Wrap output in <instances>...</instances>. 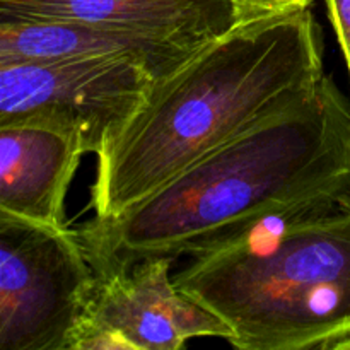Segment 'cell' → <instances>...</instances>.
<instances>
[{"mask_svg": "<svg viewBox=\"0 0 350 350\" xmlns=\"http://www.w3.org/2000/svg\"><path fill=\"white\" fill-rule=\"evenodd\" d=\"M349 193L350 103L325 75L303 103L79 231L99 275L152 256L202 255L263 219L334 207Z\"/></svg>", "mask_w": 350, "mask_h": 350, "instance_id": "obj_1", "label": "cell"}, {"mask_svg": "<svg viewBox=\"0 0 350 350\" xmlns=\"http://www.w3.org/2000/svg\"><path fill=\"white\" fill-rule=\"evenodd\" d=\"M323 29L310 9L239 23L166 79L98 156L96 219H111L176 174L310 98L325 77Z\"/></svg>", "mask_w": 350, "mask_h": 350, "instance_id": "obj_2", "label": "cell"}, {"mask_svg": "<svg viewBox=\"0 0 350 350\" xmlns=\"http://www.w3.org/2000/svg\"><path fill=\"white\" fill-rule=\"evenodd\" d=\"M173 279L231 328L236 349L350 350V193L263 219Z\"/></svg>", "mask_w": 350, "mask_h": 350, "instance_id": "obj_3", "label": "cell"}, {"mask_svg": "<svg viewBox=\"0 0 350 350\" xmlns=\"http://www.w3.org/2000/svg\"><path fill=\"white\" fill-rule=\"evenodd\" d=\"M96 284L79 229L0 211V350H70Z\"/></svg>", "mask_w": 350, "mask_h": 350, "instance_id": "obj_4", "label": "cell"}, {"mask_svg": "<svg viewBox=\"0 0 350 350\" xmlns=\"http://www.w3.org/2000/svg\"><path fill=\"white\" fill-rule=\"evenodd\" d=\"M157 82L125 58L75 57L0 65V126L38 125L101 156Z\"/></svg>", "mask_w": 350, "mask_h": 350, "instance_id": "obj_5", "label": "cell"}, {"mask_svg": "<svg viewBox=\"0 0 350 350\" xmlns=\"http://www.w3.org/2000/svg\"><path fill=\"white\" fill-rule=\"evenodd\" d=\"M167 256L99 273L70 350H178L191 338L229 340L231 328L178 289Z\"/></svg>", "mask_w": 350, "mask_h": 350, "instance_id": "obj_6", "label": "cell"}, {"mask_svg": "<svg viewBox=\"0 0 350 350\" xmlns=\"http://www.w3.org/2000/svg\"><path fill=\"white\" fill-rule=\"evenodd\" d=\"M246 19L234 0H0V23L99 24L190 48H204Z\"/></svg>", "mask_w": 350, "mask_h": 350, "instance_id": "obj_7", "label": "cell"}, {"mask_svg": "<svg viewBox=\"0 0 350 350\" xmlns=\"http://www.w3.org/2000/svg\"><path fill=\"white\" fill-rule=\"evenodd\" d=\"M84 154L81 140L48 126H0V211L67 226L65 198Z\"/></svg>", "mask_w": 350, "mask_h": 350, "instance_id": "obj_8", "label": "cell"}, {"mask_svg": "<svg viewBox=\"0 0 350 350\" xmlns=\"http://www.w3.org/2000/svg\"><path fill=\"white\" fill-rule=\"evenodd\" d=\"M202 48L118 27L55 21L0 23V65L75 57L135 62L156 81L170 77Z\"/></svg>", "mask_w": 350, "mask_h": 350, "instance_id": "obj_9", "label": "cell"}, {"mask_svg": "<svg viewBox=\"0 0 350 350\" xmlns=\"http://www.w3.org/2000/svg\"><path fill=\"white\" fill-rule=\"evenodd\" d=\"M350 75V0H325Z\"/></svg>", "mask_w": 350, "mask_h": 350, "instance_id": "obj_10", "label": "cell"}, {"mask_svg": "<svg viewBox=\"0 0 350 350\" xmlns=\"http://www.w3.org/2000/svg\"><path fill=\"white\" fill-rule=\"evenodd\" d=\"M250 19L270 14L291 12V10L310 9L314 0H234Z\"/></svg>", "mask_w": 350, "mask_h": 350, "instance_id": "obj_11", "label": "cell"}]
</instances>
